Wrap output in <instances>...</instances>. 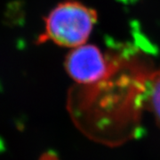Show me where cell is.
Listing matches in <instances>:
<instances>
[{
    "instance_id": "1",
    "label": "cell",
    "mask_w": 160,
    "mask_h": 160,
    "mask_svg": "<svg viewBox=\"0 0 160 160\" xmlns=\"http://www.w3.org/2000/svg\"><path fill=\"white\" fill-rule=\"evenodd\" d=\"M150 71L126 60L100 83L77 85L70 92L69 108L83 132L109 146L134 138L145 110L144 87Z\"/></svg>"
},
{
    "instance_id": "2",
    "label": "cell",
    "mask_w": 160,
    "mask_h": 160,
    "mask_svg": "<svg viewBox=\"0 0 160 160\" xmlns=\"http://www.w3.org/2000/svg\"><path fill=\"white\" fill-rule=\"evenodd\" d=\"M97 20L94 9L78 1H63L45 18V31L39 42L51 41L69 48L82 46L89 38Z\"/></svg>"
},
{
    "instance_id": "3",
    "label": "cell",
    "mask_w": 160,
    "mask_h": 160,
    "mask_svg": "<svg viewBox=\"0 0 160 160\" xmlns=\"http://www.w3.org/2000/svg\"><path fill=\"white\" fill-rule=\"evenodd\" d=\"M126 59L104 53L94 45L72 48L64 61V68L78 86H92L108 78L125 62Z\"/></svg>"
},
{
    "instance_id": "4",
    "label": "cell",
    "mask_w": 160,
    "mask_h": 160,
    "mask_svg": "<svg viewBox=\"0 0 160 160\" xmlns=\"http://www.w3.org/2000/svg\"><path fill=\"white\" fill-rule=\"evenodd\" d=\"M144 109L151 113L157 126L160 128V68L151 70L145 81Z\"/></svg>"
}]
</instances>
